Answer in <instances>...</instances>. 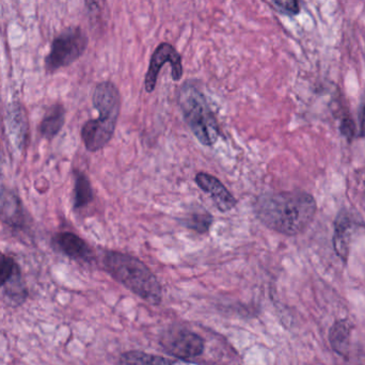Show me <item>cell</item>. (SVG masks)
I'll return each instance as SVG.
<instances>
[{"instance_id":"1","label":"cell","mask_w":365,"mask_h":365,"mask_svg":"<svg viewBox=\"0 0 365 365\" xmlns=\"http://www.w3.org/2000/svg\"><path fill=\"white\" fill-rule=\"evenodd\" d=\"M253 210L263 225L287 236L301 234L312 223L316 202L303 191L267 192L256 198Z\"/></svg>"},{"instance_id":"2","label":"cell","mask_w":365,"mask_h":365,"mask_svg":"<svg viewBox=\"0 0 365 365\" xmlns=\"http://www.w3.org/2000/svg\"><path fill=\"white\" fill-rule=\"evenodd\" d=\"M104 267L113 279L152 306L162 301V284L142 261L127 253L107 251Z\"/></svg>"},{"instance_id":"3","label":"cell","mask_w":365,"mask_h":365,"mask_svg":"<svg viewBox=\"0 0 365 365\" xmlns=\"http://www.w3.org/2000/svg\"><path fill=\"white\" fill-rule=\"evenodd\" d=\"M92 102L100 117L87 122L81 129V138L87 150L98 152L105 148L115 135L121 111V96L115 84L103 81L94 89Z\"/></svg>"},{"instance_id":"4","label":"cell","mask_w":365,"mask_h":365,"mask_svg":"<svg viewBox=\"0 0 365 365\" xmlns=\"http://www.w3.org/2000/svg\"><path fill=\"white\" fill-rule=\"evenodd\" d=\"M179 104L186 124L199 142L204 146H214L220 131L206 96L195 85L186 82L179 90Z\"/></svg>"},{"instance_id":"5","label":"cell","mask_w":365,"mask_h":365,"mask_svg":"<svg viewBox=\"0 0 365 365\" xmlns=\"http://www.w3.org/2000/svg\"><path fill=\"white\" fill-rule=\"evenodd\" d=\"M88 46V36L80 27H69L61 32L50 46L45 60L47 72L53 73L72 65L84 55Z\"/></svg>"},{"instance_id":"6","label":"cell","mask_w":365,"mask_h":365,"mask_svg":"<svg viewBox=\"0 0 365 365\" xmlns=\"http://www.w3.org/2000/svg\"><path fill=\"white\" fill-rule=\"evenodd\" d=\"M159 345L169 356L183 362L200 358L206 351V340L181 326H171L160 334Z\"/></svg>"},{"instance_id":"7","label":"cell","mask_w":365,"mask_h":365,"mask_svg":"<svg viewBox=\"0 0 365 365\" xmlns=\"http://www.w3.org/2000/svg\"><path fill=\"white\" fill-rule=\"evenodd\" d=\"M169 63L171 65L172 79L175 81L181 80L183 76V65H181V57L175 46L164 42L160 43L151 58L150 65L144 79V87L148 93L153 92L157 84L158 74L162 65Z\"/></svg>"},{"instance_id":"8","label":"cell","mask_w":365,"mask_h":365,"mask_svg":"<svg viewBox=\"0 0 365 365\" xmlns=\"http://www.w3.org/2000/svg\"><path fill=\"white\" fill-rule=\"evenodd\" d=\"M359 227H364V225H359L358 218L355 217L351 212L347 210H342L335 219L333 246L337 251L338 256L345 262L349 258L351 241L356 235Z\"/></svg>"},{"instance_id":"9","label":"cell","mask_w":365,"mask_h":365,"mask_svg":"<svg viewBox=\"0 0 365 365\" xmlns=\"http://www.w3.org/2000/svg\"><path fill=\"white\" fill-rule=\"evenodd\" d=\"M195 181L204 192L210 195V199L214 201L220 212H230L236 206V199L217 177H212L206 172H199L195 177Z\"/></svg>"},{"instance_id":"10","label":"cell","mask_w":365,"mask_h":365,"mask_svg":"<svg viewBox=\"0 0 365 365\" xmlns=\"http://www.w3.org/2000/svg\"><path fill=\"white\" fill-rule=\"evenodd\" d=\"M55 243L65 256L73 260L84 262H91L93 260V252L88 246V243L74 233H59L55 236Z\"/></svg>"},{"instance_id":"11","label":"cell","mask_w":365,"mask_h":365,"mask_svg":"<svg viewBox=\"0 0 365 365\" xmlns=\"http://www.w3.org/2000/svg\"><path fill=\"white\" fill-rule=\"evenodd\" d=\"M65 122V109L63 106L54 105L47 110L40 125V133L44 138L52 140L59 134Z\"/></svg>"},{"instance_id":"12","label":"cell","mask_w":365,"mask_h":365,"mask_svg":"<svg viewBox=\"0 0 365 365\" xmlns=\"http://www.w3.org/2000/svg\"><path fill=\"white\" fill-rule=\"evenodd\" d=\"M8 127L10 136L12 137L15 146L22 148L24 146L27 135L26 117L23 113L22 108L19 105H12L8 111Z\"/></svg>"},{"instance_id":"13","label":"cell","mask_w":365,"mask_h":365,"mask_svg":"<svg viewBox=\"0 0 365 365\" xmlns=\"http://www.w3.org/2000/svg\"><path fill=\"white\" fill-rule=\"evenodd\" d=\"M119 365H183L179 360L156 356L140 351H129L122 353Z\"/></svg>"},{"instance_id":"14","label":"cell","mask_w":365,"mask_h":365,"mask_svg":"<svg viewBox=\"0 0 365 365\" xmlns=\"http://www.w3.org/2000/svg\"><path fill=\"white\" fill-rule=\"evenodd\" d=\"M351 326L347 320H339L330 329L329 340L332 349L344 356L349 347Z\"/></svg>"},{"instance_id":"15","label":"cell","mask_w":365,"mask_h":365,"mask_svg":"<svg viewBox=\"0 0 365 365\" xmlns=\"http://www.w3.org/2000/svg\"><path fill=\"white\" fill-rule=\"evenodd\" d=\"M212 216L208 210L201 208L200 210L189 212L181 218V223L187 229L197 232L199 234H206L210 231L212 225Z\"/></svg>"},{"instance_id":"16","label":"cell","mask_w":365,"mask_h":365,"mask_svg":"<svg viewBox=\"0 0 365 365\" xmlns=\"http://www.w3.org/2000/svg\"><path fill=\"white\" fill-rule=\"evenodd\" d=\"M93 200V189L90 181L82 172H77L75 175L74 185V208H85Z\"/></svg>"},{"instance_id":"17","label":"cell","mask_w":365,"mask_h":365,"mask_svg":"<svg viewBox=\"0 0 365 365\" xmlns=\"http://www.w3.org/2000/svg\"><path fill=\"white\" fill-rule=\"evenodd\" d=\"M0 216L10 225H19L22 223V210L19 208L17 199L10 192H5V196L0 197Z\"/></svg>"},{"instance_id":"18","label":"cell","mask_w":365,"mask_h":365,"mask_svg":"<svg viewBox=\"0 0 365 365\" xmlns=\"http://www.w3.org/2000/svg\"><path fill=\"white\" fill-rule=\"evenodd\" d=\"M16 269L14 261L0 252V287H3Z\"/></svg>"},{"instance_id":"19","label":"cell","mask_w":365,"mask_h":365,"mask_svg":"<svg viewBox=\"0 0 365 365\" xmlns=\"http://www.w3.org/2000/svg\"><path fill=\"white\" fill-rule=\"evenodd\" d=\"M272 3H275L276 7L285 14L294 16L299 13V5L297 0H272Z\"/></svg>"},{"instance_id":"20","label":"cell","mask_w":365,"mask_h":365,"mask_svg":"<svg viewBox=\"0 0 365 365\" xmlns=\"http://www.w3.org/2000/svg\"><path fill=\"white\" fill-rule=\"evenodd\" d=\"M340 131H341V134L347 140L351 141L355 136V133H356V124H355V122L351 118H344L342 120L341 125H340Z\"/></svg>"},{"instance_id":"21","label":"cell","mask_w":365,"mask_h":365,"mask_svg":"<svg viewBox=\"0 0 365 365\" xmlns=\"http://www.w3.org/2000/svg\"><path fill=\"white\" fill-rule=\"evenodd\" d=\"M89 11L93 14L102 12L105 8L106 0H85Z\"/></svg>"},{"instance_id":"22","label":"cell","mask_w":365,"mask_h":365,"mask_svg":"<svg viewBox=\"0 0 365 365\" xmlns=\"http://www.w3.org/2000/svg\"><path fill=\"white\" fill-rule=\"evenodd\" d=\"M361 136L365 137V107L363 111L362 121H361Z\"/></svg>"}]
</instances>
